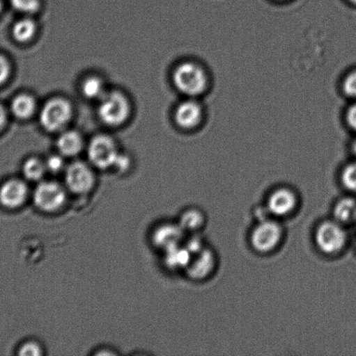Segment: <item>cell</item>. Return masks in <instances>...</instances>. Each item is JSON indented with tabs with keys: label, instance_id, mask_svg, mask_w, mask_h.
I'll list each match as a JSON object with an SVG mask.
<instances>
[{
	"label": "cell",
	"instance_id": "obj_27",
	"mask_svg": "<svg viewBox=\"0 0 356 356\" xmlns=\"http://www.w3.org/2000/svg\"><path fill=\"white\" fill-rule=\"evenodd\" d=\"M343 89L348 96L356 97V72L350 73L344 80Z\"/></svg>",
	"mask_w": 356,
	"mask_h": 356
},
{
	"label": "cell",
	"instance_id": "obj_4",
	"mask_svg": "<svg viewBox=\"0 0 356 356\" xmlns=\"http://www.w3.org/2000/svg\"><path fill=\"white\" fill-rule=\"evenodd\" d=\"M284 236V229L274 220L261 221L253 229L250 236L251 245L259 253H270L280 244Z\"/></svg>",
	"mask_w": 356,
	"mask_h": 356
},
{
	"label": "cell",
	"instance_id": "obj_16",
	"mask_svg": "<svg viewBox=\"0 0 356 356\" xmlns=\"http://www.w3.org/2000/svg\"><path fill=\"white\" fill-rule=\"evenodd\" d=\"M82 139L75 131H66L59 136L57 147L59 153L65 156H76L82 151Z\"/></svg>",
	"mask_w": 356,
	"mask_h": 356
},
{
	"label": "cell",
	"instance_id": "obj_19",
	"mask_svg": "<svg viewBox=\"0 0 356 356\" xmlns=\"http://www.w3.org/2000/svg\"><path fill=\"white\" fill-rule=\"evenodd\" d=\"M47 172L45 162L36 158L27 159L23 165L24 177L28 181H40Z\"/></svg>",
	"mask_w": 356,
	"mask_h": 356
},
{
	"label": "cell",
	"instance_id": "obj_1",
	"mask_svg": "<svg viewBox=\"0 0 356 356\" xmlns=\"http://www.w3.org/2000/svg\"><path fill=\"white\" fill-rule=\"evenodd\" d=\"M173 82L180 92L194 97L203 93L207 88L208 78L200 65L187 62L174 71Z\"/></svg>",
	"mask_w": 356,
	"mask_h": 356
},
{
	"label": "cell",
	"instance_id": "obj_31",
	"mask_svg": "<svg viewBox=\"0 0 356 356\" xmlns=\"http://www.w3.org/2000/svg\"><path fill=\"white\" fill-rule=\"evenodd\" d=\"M6 123V113L3 106H0V131L2 130Z\"/></svg>",
	"mask_w": 356,
	"mask_h": 356
},
{
	"label": "cell",
	"instance_id": "obj_15",
	"mask_svg": "<svg viewBox=\"0 0 356 356\" xmlns=\"http://www.w3.org/2000/svg\"><path fill=\"white\" fill-rule=\"evenodd\" d=\"M334 218L341 225L356 222V199L353 197L341 198L334 205Z\"/></svg>",
	"mask_w": 356,
	"mask_h": 356
},
{
	"label": "cell",
	"instance_id": "obj_18",
	"mask_svg": "<svg viewBox=\"0 0 356 356\" xmlns=\"http://www.w3.org/2000/svg\"><path fill=\"white\" fill-rule=\"evenodd\" d=\"M35 108H36V104L34 99L26 94L16 97L10 106V110L14 116L20 120H26L30 118L33 114Z\"/></svg>",
	"mask_w": 356,
	"mask_h": 356
},
{
	"label": "cell",
	"instance_id": "obj_20",
	"mask_svg": "<svg viewBox=\"0 0 356 356\" xmlns=\"http://www.w3.org/2000/svg\"><path fill=\"white\" fill-rule=\"evenodd\" d=\"M36 33V24L30 19H23L14 24L13 34L14 38L21 43H26L33 38Z\"/></svg>",
	"mask_w": 356,
	"mask_h": 356
},
{
	"label": "cell",
	"instance_id": "obj_2",
	"mask_svg": "<svg viewBox=\"0 0 356 356\" xmlns=\"http://www.w3.org/2000/svg\"><path fill=\"white\" fill-rule=\"evenodd\" d=\"M315 241L317 247L323 253L338 254L346 247L348 233L343 225L336 220H329L317 227Z\"/></svg>",
	"mask_w": 356,
	"mask_h": 356
},
{
	"label": "cell",
	"instance_id": "obj_10",
	"mask_svg": "<svg viewBox=\"0 0 356 356\" xmlns=\"http://www.w3.org/2000/svg\"><path fill=\"white\" fill-rule=\"evenodd\" d=\"M297 204L298 197L295 192L291 188L282 187L272 192L266 206L270 215L284 218L291 215Z\"/></svg>",
	"mask_w": 356,
	"mask_h": 356
},
{
	"label": "cell",
	"instance_id": "obj_34",
	"mask_svg": "<svg viewBox=\"0 0 356 356\" xmlns=\"http://www.w3.org/2000/svg\"><path fill=\"white\" fill-rule=\"evenodd\" d=\"M350 1L356 3V0H350Z\"/></svg>",
	"mask_w": 356,
	"mask_h": 356
},
{
	"label": "cell",
	"instance_id": "obj_9",
	"mask_svg": "<svg viewBox=\"0 0 356 356\" xmlns=\"http://www.w3.org/2000/svg\"><path fill=\"white\" fill-rule=\"evenodd\" d=\"M29 188L26 181L17 178L7 180L0 186V204L9 209H16L26 204Z\"/></svg>",
	"mask_w": 356,
	"mask_h": 356
},
{
	"label": "cell",
	"instance_id": "obj_32",
	"mask_svg": "<svg viewBox=\"0 0 356 356\" xmlns=\"http://www.w3.org/2000/svg\"><path fill=\"white\" fill-rule=\"evenodd\" d=\"M353 151H354V153L356 156V140L355 142L354 143V145H353Z\"/></svg>",
	"mask_w": 356,
	"mask_h": 356
},
{
	"label": "cell",
	"instance_id": "obj_7",
	"mask_svg": "<svg viewBox=\"0 0 356 356\" xmlns=\"http://www.w3.org/2000/svg\"><path fill=\"white\" fill-rule=\"evenodd\" d=\"M65 181L66 188L72 193L86 195L93 190L96 178L86 163L75 162L65 169Z\"/></svg>",
	"mask_w": 356,
	"mask_h": 356
},
{
	"label": "cell",
	"instance_id": "obj_5",
	"mask_svg": "<svg viewBox=\"0 0 356 356\" xmlns=\"http://www.w3.org/2000/svg\"><path fill=\"white\" fill-rule=\"evenodd\" d=\"M128 101L121 93L113 92L105 93L100 99L99 117L105 124L118 127L123 124L129 115Z\"/></svg>",
	"mask_w": 356,
	"mask_h": 356
},
{
	"label": "cell",
	"instance_id": "obj_26",
	"mask_svg": "<svg viewBox=\"0 0 356 356\" xmlns=\"http://www.w3.org/2000/svg\"><path fill=\"white\" fill-rule=\"evenodd\" d=\"M185 247H186L194 256V254L200 252L201 250L204 249V241L201 236L194 234V236H192L187 240Z\"/></svg>",
	"mask_w": 356,
	"mask_h": 356
},
{
	"label": "cell",
	"instance_id": "obj_28",
	"mask_svg": "<svg viewBox=\"0 0 356 356\" xmlns=\"http://www.w3.org/2000/svg\"><path fill=\"white\" fill-rule=\"evenodd\" d=\"M10 68L8 61L0 56V85L5 83L10 75Z\"/></svg>",
	"mask_w": 356,
	"mask_h": 356
},
{
	"label": "cell",
	"instance_id": "obj_24",
	"mask_svg": "<svg viewBox=\"0 0 356 356\" xmlns=\"http://www.w3.org/2000/svg\"><path fill=\"white\" fill-rule=\"evenodd\" d=\"M17 354L21 356H40L44 354V348L36 341H28L21 345Z\"/></svg>",
	"mask_w": 356,
	"mask_h": 356
},
{
	"label": "cell",
	"instance_id": "obj_33",
	"mask_svg": "<svg viewBox=\"0 0 356 356\" xmlns=\"http://www.w3.org/2000/svg\"><path fill=\"white\" fill-rule=\"evenodd\" d=\"M2 10V2L1 0H0V13H1Z\"/></svg>",
	"mask_w": 356,
	"mask_h": 356
},
{
	"label": "cell",
	"instance_id": "obj_30",
	"mask_svg": "<svg viewBox=\"0 0 356 356\" xmlns=\"http://www.w3.org/2000/svg\"><path fill=\"white\" fill-rule=\"evenodd\" d=\"M347 120L348 124L350 125L352 129L356 131V104L354 106H352L348 111L347 115Z\"/></svg>",
	"mask_w": 356,
	"mask_h": 356
},
{
	"label": "cell",
	"instance_id": "obj_13",
	"mask_svg": "<svg viewBox=\"0 0 356 356\" xmlns=\"http://www.w3.org/2000/svg\"><path fill=\"white\" fill-rule=\"evenodd\" d=\"M201 108L194 101L181 103L176 111V121L180 127L191 129L196 127L201 120Z\"/></svg>",
	"mask_w": 356,
	"mask_h": 356
},
{
	"label": "cell",
	"instance_id": "obj_35",
	"mask_svg": "<svg viewBox=\"0 0 356 356\" xmlns=\"http://www.w3.org/2000/svg\"><path fill=\"white\" fill-rule=\"evenodd\" d=\"M355 250H356V243H355Z\"/></svg>",
	"mask_w": 356,
	"mask_h": 356
},
{
	"label": "cell",
	"instance_id": "obj_21",
	"mask_svg": "<svg viewBox=\"0 0 356 356\" xmlns=\"http://www.w3.org/2000/svg\"><path fill=\"white\" fill-rule=\"evenodd\" d=\"M82 92L88 99H101L104 96V85L97 76H90L83 82Z\"/></svg>",
	"mask_w": 356,
	"mask_h": 356
},
{
	"label": "cell",
	"instance_id": "obj_22",
	"mask_svg": "<svg viewBox=\"0 0 356 356\" xmlns=\"http://www.w3.org/2000/svg\"><path fill=\"white\" fill-rule=\"evenodd\" d=\"M341 181L348 191L356 192V162L345 167L341 172Z\"/></svg>",
	"mask_w": 356,
	"mask_h": 356
},
{
	"label": "cell",
	"instance_id": "obj_6",
	"mask_svg": "<svg viewBox=\"0 0 356 356\" xmlns=\"http://www.w3.org/2000/svg\"><path fill=\"white\" fill-rule=\"evenodd\" d=\"M72 108L68 101L56 97L45 104L40 113V124L48 131H58L68 124Z\"/></svg>",
	"mask_w": 356,
	"mask_h": 356
},
{
	"label": "cell",
	"instance_id": "obj_23",
	"mask_svg": "<svg viewBox=\"0 0 356 356\" xmlns=\"http://www.w3.org/2000/svg\"><path fill=\"white\" fill-rule=\"evenodd\" d=\"M14 9L19 12L31 14L40 8V0H10Z\"/></svg>",
	"mask_w": 356,
	"mask_h": 356
},
{
	"label": "cell",
	"instance_id": "obj_17",
	"mask_svg": "<svg viewBox=\"0 0 356 356\" xmlns=\"http://www.w3.org/2000/svg\"><path fill=\"white\" fill-rule=\"evenodd\" d=\"M206 222L204 213L200 209L192 208L181 214L179 225L185 232H197Z\"/></svg>",
	"mask_w": 356,
	"mask_h": 356
},
{
	"label": "cell",
	"instance_id": "obj_8",
	"mask_svg": "<svg viewBox=\"0 0 356 356\" xmlns=\"http://www.w3.org/2000/svg\"><path fill=\"white\" fill-rule=\"evenodd\" d=\"M118 154L114 142L107 136H97L90 143L88 159L98 169L113 168Z\"/></svg>",
	"mask_w": 356,
	"mask_h": 356
},
{
	"label": "cell",
	"instance_id": "obj_29",
	"mask_svg": "<svg viewBox=\"0 0 356 356\" xmlns=\"http://www.w3.org/2000/svg\"><path fill=\"white\" fill-rule=\"evenodd\" d=\"M130 166V159L127 156L118 154L116 161H115L114 168L118 170V172H125Z\"/></svg>",
	"mask_w": 356,
	"mask_h": 356
},
{
	"label": "cell",
	"instance_id": "obj_3",
	"mask_svg": "<svg viewBox=\"0 0 356 356\" xmlns=\"http://www.w3.org/2000/svg\"><path fill=\"white\" fill-rule=\"evenodd\" d=\"M66 197L65 188L54 181H40L33 194L35 205L45 213L59 211L65 205Z\"/></svg>",
	"mask_w": 356,
	"mask_h": 356
},
{
	"label": "cell",
	"instance_id": "obj_14",
	"mask_svg": "<svg viewBox=\"0 0 356 356\" xmlns=\"http://www.w3.org/2000/svg\"><path fill=\"white\" fill-rule=\"evenodd\" d=\"M164 253H165L164 261H165L166 266L173 270H180V268L186 270L193 257V254L183 244L167 250Z\"/></svg>",
	"mask_w": 356,
	"mask_h": 356
},
{
	"label": "cell",
	"instance_id": "obj_11",
	"mask_svg": "<svg viewBox=\"0 0 356 356\" xmlns=\"http://www.w3.org/2000/svg\"><path fill=\"white\" fill-rule=\"evenodd\" d=\"M216 266L217 258L215 251L205 247L200 252L194 254L189 265L185 270L190 279L202 281L214 273Z\"/></svg>",
	"mask_w": 356,
	"mask_h": 356
},
{
	"label": "cell",
	"instance_id": "obj_12",
	"mask_svg": "<svg viewBox=\"0 0 356 356\" xmlns=\"http://www.w3.org/2000/svg\"><path fill=\"white\" fill-rule=\"evenodd\" d=\"M185 230L179 223H165L155 229L152 240L153 244L164 252L173 248L181 245L185 236Z\"/></svg>",
	"mask_w": 356,
	"mask_h": 356
},
{
	"label": "cell",
	"instance_id": "obj_25",
	"mask_svg": "<svg viewBox=\"0 0 356 356\" xmlns=\"http://www.w3.org/2000/svg\"><path fill=\"white\" fill-rule=\"evenodd\" d=\"M47 170L51 173H59L65 169L64 160L62 159L61 156L54 155L49 156L47 161L45 162Z\"/></svg>",
	"mask_w": 356,
	"mask_h": 356
}]
</instances>
